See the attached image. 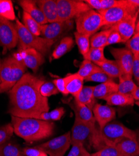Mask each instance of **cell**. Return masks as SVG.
Wrapping results in <instances>:
<instances>
[{"label": "cell", "mask_w": 139, "mask_h": 156, "mask_svg": "<svg viewBox=\"0 0 139 156\" xmlns=\"http://www.w3.org/2000/svg\"><path fill=\"white\" fill-rule=\"evenodd\" d=\"M112 31L110 28L93 34L90 39L91 48H105L107 46L108 37Z\"/></svg>", "instance_id": "cell-28"}, {"label": "cell", "mask_w": 139, "mask_h": 156, "mask_svg": "<svg viewBox=\"0 0 139 156\" xmlns=\"http://www.w3.org/2000/svg\"><path fill=\"white\" fill-rule=\"evenodd\" d=\"M136 132V134H137V142H138V144L139 145V129L137 130Z\"/></svg>", "instance_id": "cell-48"}, {"label": "cell", "mask_w": 139, "mask_h": 156, "mask_svg": "<svg viewBox=\"0 0 139 156\" xmlns=\"http://www.w3.org/2000/svg\"><path fill=\"white\" fill-rule=\"evenodd\" d=\"M53 83L57 87L59 93H61L64 96H67L69 94L66 90L65 83L64 78H57V79L53 81Z\"/></svg>", "instance_id": "cell-43"}, {"label": "cell", "mask_w": 139, "mask_h": 156, "mask_svg": "<svg viewBox=\"0 0 139 156\" xmlns=\"http://www.w3.org/2000/svg\"><path fill=\"white\" fill-rule=\"evenodd\" d=\"M23 22L26 28L33 34L40 36L42 33V26L31 18L26 12H23Z\"/></svg>", "instance_id": "cell-31"}, {"label": "cell", "mask_w": 139, "mask_h": 156, "mask_svg": "<svg viewBox=\"0 0 139 156\" xmlns=\"http://www.w3.org/2000/svg\"><path fill=\"white\" fill-rule=\"evenodd\" d=\"M118 92V84L113 81H108L94 86L93 96L95 99H105L110 95Z\"/></svg>", "instance_id": "cell-21"}, {"label": "cell", "mask_w": 139, "mask_h": 156, "mask_svg": "<svg viewBox=\"0 0 139 156\" xmlns=\"http://www.w3.org/2000/svg\"><path fill=\"white\" fill-rule=\"evenodd\" d=\"M98 131L104 147L106 146H115L118 142L124 138L137 139V134L135 131L117 121L110 122L102 129H98Z\"/></svg>", "instance_id": "cell-6"}, {"label": "cell", "mask_w": 139, "mask_h": 156, "mask_svg": "<svg viewBox=\"0 0 139 156\" xmlns=\"http://www.w3.org/2000/svg\"><path fill=\"white\" fill-rule=\"evenodd\" d=\"M40 93L42 96L48 98L58 94L59 91L53 82L43 81L40 86Z\"/></svg>", "instance_id": "cell-36"}, {"label": "cell", "mask_w": 139, "mask_h": 156, "mask_svg": "<svg viewBox=\"0 0 139 156\" xmlns=\"http://www.w3.org/2000/svg\"><path fill=\"white\" fill-rule=\"evenodd\" d=\"M21 156H24V155H21Z\"/></svg>", "instance_id": "cell-51"}, {"label": "cell", "mask_w": 139, "mask_h": 156, "mask_svg": "<svg viewBox=\"0 0 139 156\" xmlns=\"http://www.w3.org/2000/svg\"><path fill=\"white\" fill-rule=\"evenodd\" d=\"M22 62L27 68L36 72L39 67L45 62L43 55L35 49L30 48L20 51Z\"/></svg>", "instance_id": "cell-16"}, {"label": "cell", "mask_w": 139, "mask_h": 156, "mask_svg": "<svg viewBox=\"0 0 139 156\" xmlns=\"http://www.w3.org/2000/svg\"><path fill=\"white\" fill-rule=\"evenodd\" d=\"M120 43H122V37L120 35L117 31L112 30V31L111 32V33L110 34L108 37L107 46L111 44H117Z\"/></svg>", "instance_id": "cell-45"}, {"label": "cell", "mask_w": 139, "mask_h": 156, "mask_svg": "<svg viewBox=\"0 0 139 156\" xmlns=\"http://www.w3.org/2000/svg\"><path fill=\"white\" fill-rule=\"evenodd\" d=\"M100 69L101 68L98 66L97 64H94L90 61L84 59L80 65L77 73L81 77H82L85 80L88 76H90L93 73Z\"/></svg>", "instance_id": "cell-33"}, {"label": "cell", "mask_w": 139, "mask_h": 156, "mask_svg": "<svg viewBox=\"0 0 139 156\" xmlns=\"http://www.w3.org/2000/svg\"><path fill=\"white\" fill-rule=\"evenodd\" d=\"M92 111L95 121L97 122L99 126V129H102L107 124L114 119L116 115L115 108L107 105H102L97 103Z\"/></svg>", "instance_id": "cell-15"}, {"label": "cell", "mask_w": 139, "mask_h": 156, "mask_svg": "<svg viewBox=\"0 0 139 156\" xmlns=\"http://www.w3.org/2000/svg\"><path fill=\"white\" fill-rule=\"evenodd\" d=\"M115 146L126 156H139V145L137 139L124 138Z\"/></svg>", "instance_id": "cell-23"}, {"label": "cell", "mask_w": 139, "mask_h": 156, "mask_svg": "<svg viewBox=\"0 0 139 156\" xmlns=\"http://www.w3.org/2000/svg\"><path fill=\"white\" fill-rule=\"evenodd\" d=\"M75 43L77 44L79 52L83 56L84 59H86L88 53L91 48L90 37L80 34L78 32L74 33Z\"/></svg>", "instance_id": "cell-27"}, {"label": "cell", "mask_w": 139, "mask_h": 156, "mask_svg": "<svg viewBox=\"0 0 139 156\" xmlns=\"http://www.w3.org/2000/svg\"><path fill=\"white\" fill-rule=\"evenodd\" d=\"M68 105L74 111L75 118L95 127L96 121L91 109L75 99L73 101L69 102Z\"/></svg>", "instance_id": "cell-17"}, {"label": "cell", "mask_w": 139, "mask_h": 156, "mask_svg": "<svg viewBox=\"0 0 139 156\" xmlns=\"http://www.w3.org/2000/svg\"><path fill=\"white\" fill-rule=\"evenodd\" d=\"M59 21H67L75 19L79 15L92 9L84 1L57 0Z\"/></svg>", "instance_id": "cell-8"}, {"label": "cell", "mask_w": 139, "mask_h": 156, "mask_svg": "<svg viewBox=\"0 0 139 156\" xmlns=\"http://www.w3.org/2000/svg\"><path fill=\"white\" fill-rule=\"evenodd\" d=\"M97 65L112 79L119 78L122 75L119 64L115 60L106 59L105 61L98 63Z\"/></svg>", "instance_id": "cell-24"}, {"label": "cell", "mask_w": 139, "mask_h": 156, "mask_svg": "<svg viewBox=\"0 0 139 156\" xmlns=\"http://www.w3.org/2000/svg\"><path fill=\"white\" fill-rule=\"evenodd\" d=\"M110 52L119 64L122 75L132 77L134 55L132 52L127 48H111Z\"/></svg>", "instance_id": "cell-13"}, {"label": "cell", "mask_w": 139, "mask_h": 156, "mask_svg": "<svg viewBox=\"0 0 139 156\" xmlns=\"http://www.w3.org/2000/svg\"><path fill=\"white\" fill-rule=\"evenodd\" d=\"M137 87V85L132 80V77L122 75L119 77V83L118 84L119 93L132 95Z\"/></svg>", "instance_id": "cell-29"}, {"label": "cell", "mask_w": 139, "mask_h": 156, "mask_svg": "<svg viewBox=\"0 0 139 156\" xmlns=\"http://www.w3.org/2000/svg\"><path fill=\"white\" fill-rule=\"evenodd\" d=\"M65 112V111L64 108H58L52 111L45 112L40 114L36 119L50 122L60 121Z\"/></svg>", "instance_id": "cell-34"}, {"label": "cell", "mask_w": 139, "mask_h": 156, "mask_svg": "<svg viewBox=\"0 0 139 156\" xmlns=\"http://www.w3.org/2000/svg\"><path fill=\"white\" fill-rule=\"evenodd\" d=\"M90 156H92V155H90Z\"/></svg>", "instance_id": "cell-52"}, {"label": "cell", "mask_w": 139, "mask_h": 156, "mask_svg": "<svg viewBox=\"0 0 139 156\" xmlns=\"http://www.w3.org/2000/svg\"><path fill=\"white\" fill-rule=\"evenodd\" d=\"M74 46V40L70 36H67L62 39L60 43L54 49L52 53V58L58 59L61 58L70 51Z\"/></svg>", "instance_id": "cell-26"}, {"label": "cell", "mask_w": 139, "mask_h": 156, "mask_svg": "<svg viewBox=\"0 0 139 156\" xmlns=\"http://www.w3.org/2000/svg\"><path fill=\"white\" fill-rule=\"evenodd\" d=\"M135 105H136L138 107H139V101H135Z\"/></svg>", "instance_id": "cell-50"}, {"label": "cell", "mask_w": 139, "mask_h": 156, "mask_svg": "<svg viewBox=\"0 0 139 156\" xmlns=\"http://www.w3.org/2000/svg\"><path fill=\"white\" fill-rule=\"evenodd\" d=\"M36 2L48 23L58 21L57 0H38Z\"/></svg>", "instance_id": "cell-20"}, {"label": "cell", "mask_w": 139, "mask_h": 156, "mask_svg": "<svg viewBox=\"0 0 139 156\" xmlns=\"http://www.w3.org/2000/svg\"><path fill=\"white\" fill-rule=\"evenodd\" d=\"M138 11L139 0H122L120 5L98 12L103 18L104 27L108 28Z\"/></svg>", "instance_id": "cell-5"}, {"label": "cell", "mask_w": 139, "mask_h": 156, "mask_svg": "<svg viewBox=\"0 0 139 156\" xmlns=\"http://www.w3.org/2000/svg\"><path fill=\"white\" fill-rule=\"evenodd\" d=\"M15 28L18 35V49L20 51L33 48L46 55L55 43V41L36 36L29 31L18 19L15 20Z\"/></svg>", "instance_id": "cell-4"}, {"label": "cell", "mask_w": 139, "mask_h": 156, "mask_svg": "<svg viewBox=\"0 0 139 156\" xmlns=\"http://www.w3.org/2000/svg\"><path fill=\"white\" fill-rule=\"evenodd\" d=\"M132 96L135 101H139V86L137 87L136 90L132 93Z\"/></svg>", "instance_id": "cell-46"}, {"label": "cell", "mask_w": 139, "mask_h": 156, "mask_svg": "<svg viewBox=\"0 0 139 156\" xmlns=\"http://www.w3.org/2000/svg\"><path fill=\"white\" fill-rule=\"evenodd\" d=\"M138 16L139 11L135 15L126 17L118 23L110 27L112 30L117 31L120 35L122 43H126L135 34Z\"/></svg>", "instance_id": "cell-14"}, {"label": "cell", "mask_w": 139, "mask_h": 156, "mask_svg": "<svg viewBox=\"0 0 139 156\" xmlns=\"http://www.w3.org/2000/svg\"><path fill=\"white\" fill-rule=\"evenodd\" d=\"M71 145V132L68 131L36 147L49 156H64Z\"/></svg>", "instance_id": "cell-9"}, {"label": "cell", "mask_w": 139, "mask_h": 156, "mask_svg": "<svg viewBox=\"0 0 139 156\" xmlns=\"http://www.w3.org/2000/svg\"><path fill=\"white\" fill-rule=\"evenodd\" d=\"M132 76L135 77V80L139 86V55H134Z\"/></svg>", "instance_id": "cell-44"}, {"label": "cell", "mask_w": 139, "mask_h": 156, "mask_svg": "<svg viewBox=\"0 0 139 156\" xmlns=\"http://www.w3.org/2000/svg\"><path fill=\"white\" fill-rule=\"evenodd\" d=\"M126 48L129 49L133 55H139V33H135L134 36L125 43Z\"/></svg>", "instance_id": "cell-41"}, {"label": "cell", "mask_w": 139, "mask_h": 156, "mask_svg": "<svg viewBox=\"0 0 139 156\" xmlns=\"http://www.w3.org/2000/svg\"><path fill=\"white\" fill-rule=\"evenodd\" d=\"M21 149L18 144L8 140L0 146V156H21Z\"/></svg>", "instance_id": "cell-32"}, {"label": "cell", "mask_w": 139, "mask_h": 156, "mask_svg": "<svg viewBox=\"0 0 139 156\" xmlns=\"http://www.w3.org/2000/svg\"><path fill=\"white\" fill-rule=\"evenodd\" d=\"M77 32L92 37L102 27H104L103 18L93 9L88 10L75 18Z\"/></svg>", "instance_id": "cell-7"}, {"label": "cell", "mask_w": 139, "mask_h": 156, "mask_svg": "<svg viewBox=\"0 0 139 156\" xmlns=\"http://www.w3.org/2000/svg\"><path fill=\"white\" fill-rule=\"evenodd\" d=\"M26 66L14 56H9L2 61L0 94L6 93L13 87L25 74Z\"/></svg>", "instance_id": "cell-3"}, {"label": "cell", "mask_w": 139, "mask_h": 156, "mask_svg": "<svg viewBox=\"0 0 139 156\" xmlns=\"http://www.w3.org/2000/svg\"><path fill=\"white\" fill-rule=\"evenodd\" d=\"M98 133V130L96 129V127L75 118L71 131V144L75 143H81L85 146V142L87 140H89L91 144L92 138Z\"/></svg>", "instance_id": "cell-11"}, {"label": "cell", "mask_w": 139, "mask_h": 156, "mask_svg": "<svg viewBox=\"0 0 139 156\" xmlns=\"http://www.w3.org/2000/svg\"><path fill=\"white\" fill-rule=\"evenodd\" d=\"M0 17L10 21L16 20L13 5L11 0H0Z\"/></svg>", "instance_id": "cell-30"}, {"label": "cell", "mask_w": 139, "mask_h": 156, "mask_svg": "<svg viewBox=\"0 0 139 156\" xmlns=\"http://www.w3.org/2000/svg\"><path fill=\"white\" fill-rule=\"evenodd\" d=\"M43 80L30 73H25L9 91L11 115L36 119L49 109L48 99L40 93Z\"/></svg>", "instance_id": "cell-1"}, {"label": "cell", "mask_w": 139, "mask_h": 156, "mask_svg": "<svg viewBox=\"0 0 139 156\" xmlns=\"http://www.w3.org/2000/svg\"><path fill=\"white\" fill-rule=\"evenodd\" d=\"M93 89L94 86H83L78 98L75 100L86 105L92 110L94 106L97 104L96 99L93 96Z\"/></svg>", "instance_id": "cell-25"}, {"label": "cell", "mask_w": 139, "mask_h": 156, "mask_svg": "<svg viewBox=\"0 0 139 156\" xmlns=\"http://www.w3.org/2000/svg\"><path fill=\"white\" fill-rule=\"evenodd\" d=\"M107 105L110 106H132L135 104V100L131 94L115 93L104 99Z\"/></svg>", "instance_id": "cell-22"}, {"label": "cell", "mask_w": 139, "mask_h": 156, "mask_svg": "<svg viewBox=\"0 0 139 156\" xmlns=\"http://www.w3.org/2000/svg\"><path fill=\"white\" fill-rule=\"evenodd\" d=\"M104 49L102 48H91L89 53H88L86 59L89 60L95 64L102 62L106 59L104 55Z\"/></svg>", "instance_id": "cell-37"}, {"label": "cell", "mask_w": 139, "mask_h": 156, "mask_svg": "<svg viewBox=\"0 0 139 156\" xmlns=\"http://www.w3.org/2000/svg\"><path fill=\"white\" fill-rule=\"evenodd\" d=\"M112 81H113L112 78L108 76L102 69L97 71L85 80V81L86 82H96L100 83H104Z\"/></svg>", "instance_id": "cell-38"}, {"label": "cell", "mask_w": 139, "mask_h": 156, "mask_svg": "<svg viewBox=\"0 0 139 156\" xmlns=\"http://www.w3.org/2000/svg\"><path fill=\"white\" fill-rule=\"evenodd\" d=\"M2 60L0 59V85H1V68H2Z\"/></svg>", "instance_id": "cell-49"}, {"label": "cell", "mask_w": 139, "mask_h": 156, "mask_svg": "<svg viewBox=\"0 0 139 156\" xmlns=\"http://www.w3.org/2000/svg\"><path fill=\"white\" fill-rule=\"evenodd\" d=\"M14 133L11 123H8L0 127V146L9 140Z\"/></svg>", "instance_id": "cell-39"}, {"label": "cell", "mask_w": 139, "mask_h": 156, "mask_svg": "<svg viewBox=\"0 0 139 156\" xmlns=\"http://www.w3.org/2000/svg\"><path fill=\"white\" fill-rule=\"evenodd\" d=\"M72 20L67 21H56L42 26L41 35L48 40L55 41L61 35L73 28Z\"/></svg>", "instance_id": "cell-12"}, {"label": "cell", "mask_w": 139, "mask_h": 156, "mask_svg": "<svg viewBox=\"0 0 139 156\" xmlns=\"http://www.w3.org/2000/svg\"><path fill=\"white\" fill-rule=\"evenodd\" d=\"M92 156H126L116 146H106L97 152L91 154Z\"/></svg>", "instance_id": "cell-35"}, {"label": "cell", "mask_w": 139, "mask_h": 156, "mask_svg": "<svg viewBox=\"0 0 139 156\" xmlns=\"http://www.w3.org/2000/svg\"><path fill=\"white\" fill-rule=\"evenodd\" d=\"M21 155L24 156H48V154L36 146L24 147L21 149Z\"/></svg>", "instance_id": "cell-42"}, {"label": "cell", "mask_w": 139, "mask_h": 156, "mask_svg": "<svg viewBox=\"0 0 139 156\" xmlns=\"http://www.w3.org/2000/svg\"><path fill=\"white\" fill-rule=\"evenodd\" d=\"M11 123L14 133L29 143L41 140L52 136L55 127L53 122L34 118H19L13 115H11Z\"/></svg>", "instance_id": "cell-2"}, {"label": "cell", "mask_w": 139, "mask_h": 156, "mask_svg": "<svg viewBox=\"0 0 139 156\" xmlns=\"http://www.w3.org/2000/svg\"><path fill=\"white\" fill-rule=\"evenodd\" d=\"M18 44V35L15 24L0 17V46L3 54L15 48Z\"/></svg>", "instance_id": "cell-10"}, {"label": "cell", "mask_w": 139, "mask_h": 156, "mask_svg": "<svg viewBox=\"0 0 139 156\" xmlns=\"http://www.w3.org/2000/svg\"><path fill=\"white\" fill-rule=\"evenodd\" d=\"M64 79L67 91L74 97V99H77L83 87L84 79L77 73L69 74Z\"/></svg>", "instance_id": "cell-19"}, {"label": "cell", "mask_w": 139, "mask_h": 156, "mask_svg": "<svg viewBox=\"0 0 139 156\" xmlns=\"http://www.w3.org/2000/svg\"><path fill=\"white\" fill-rule=\"evenodd\" d=\"M71 146V149L67 156H90L91 155L81 143H75Z\"/></svg>", "instance_id": "cell-40"}, {"label": "cell", "mask_w": 139, "mask_h": 156, "mask_svg": "<svg viewBox=\"0 0 139 156\" xmlns=\"http://www.w3.org/2000/svg\"><path fill=\"white\" fill-rule=\"evenodd\" d=\"M18 4L24 12H26L31 18L41 25L48 24V21L41 9L38 6L36 1L33 0H20Z\"/></svg>", "instance_id": "cell-18"}, {"label": "cell", "mask_w": 139, "mask_h": 156, "mask_svg": "<svg viewBox=\"0 0 139 156\" xmlns=\"http://www.w3.org/2000/svg\"><path fill=\"white\" fill-rule=\"evenodd\" d=\"M135 33H139V16H138V21L137 22V24H136Z\"/></svg>", "instance_id": "cell-47"}]
</instances>
